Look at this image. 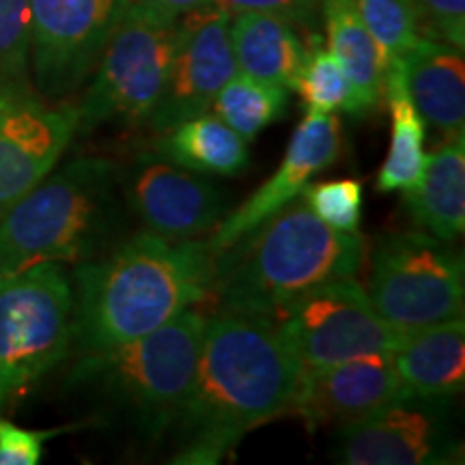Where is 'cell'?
<instances>
[{
  "label": "cell",
  "instance_id": "cell-9",
  "mask_svg": "<svg viewBox=\"0 0 465 465\" xmlns=\"http://www.w3.org/2000/svg\"><path fill=\"white\" fill-rule=\"evenodd\" d=\"M274 323L304 369L392 353L407 336L377 312L353 276L306 291L278 312Z\"/></svg>",
  "mask_w": 465,
  "mask_h": 465
},
{
  "label": "cell",
  "instance_id": "cell-20",
  "mask_svg": "<svg viewBox=\"0 0 465 465\" xmlns=\"http://www.w3.org/2000/svg\"><path fill=\"white\" fill-rule=\"evenodd\" d=\"M407 212L420 231L455 242L465 229V132L446 138L433 153L420 183L403 194Z\"/></svg>",
  "mask_w": 465,
  "mask_h": 465
},
{
  "label": "cell",
  "instance_id": "cell-16",
  "mask_svg": "<svg viewBox=\"0 0 465 465\" xmlns=\"http://www.w3.org/2000/svg\"><path fill=\"white\" fill-rule=\"evenodd\" d=\"M342 153V127L332 114L306 113L295 127L281 166L265 183L226 213L209 240L213 250H220L242 237L243 232L263 223L287 203L302 196L311 179L325 168L334 166Z\"/></svg>",
  "mask_w": 465,
  "mask_h": 465
},
{
  "label": "cell",
  "instance_id": "cell-31",
  "mask_svg": "<svg viewBox=\"0 0 465 465\" xmlns=\"http://www.w3.org/2000/svg\"><path fill=\"white\" fill-rule=\"evenodd\" d=\"M213 5L231 15L242 11L274 15L306 31H312L322 17V0H213Z\"/></svg>",
  "mask_w": 465,
  "mask_h": 465
},
{
  "label": "cell",
  "instance_id": "cell-19",
  "mask_svg": "<svg viewBox=\"0 0 465 465\" xmlns=\"http://www.w3.org/2000/svg\"><path fill=\"white\" fill-rule=\"evenodd\" d=\"M229 35L237 74L295 91L308 54L298 28L281 17L242 11L231 15Z\"/></svg>",
  "mask_w": 465,
  "mask_h": 465
},
{
  "label": "cell",
  "instance_id": "cell-13",
  "mask_svg": "<svg viewBox=\"0 0 465 465\" xmlns=\"http://www.w3.org/2000/svg\"><path fill=\"white\" fill-rule=\"evenodd\" d=\"M75 134V104H50L28 86H0V216L54 171Z\"/></svg>",
  "mask_w": 465,
  "mask_h": 465
},
{
  "label": "cell",
  "instance_id": "cell-12",
  "mask_svg": "<svg viewBox=\"0 0 465 465\" xmlns=\"http://www.w3.org/2000/svg\"><path fill=\"white\" fill-rule=\"evenodd\" d=\"M127 212L144 231L164 240H199L226 216V194L199 173L160 158L151 149L121 166Z\"/></svg>",
  "mask_w": 465,
  "mask_h": 465
},
{
  "label": "cell",
  "instance_id": "cell-27",
  "mask_svg": "<svg viewBox=\"0 0 465 465\" xmlns=\"http://www.w3.org/2000/svg\"><path fill=\"white\" fill-rule=\"evenodd\" d=\"M31 9L28 0H0V86H28Z\"/></svg>",
  "mask_w": 465,
  "mask_h": 465
},
{
  "label": "cell",
  "instance_id": "cell-15",
  "mask_svg": "<svg viewBox=\"0 0 465 465\" xmlns=\"http://www.w3.org/2000/svg\"><path fill=\"white\" fill-rule=\"evenodd\" d=\"M401 394L405 392L392 353H373L323 369H304L284 416L298 418L311 431L342 429Z\"/></svg>",
  "mask_w": 465,
  "mask_h": 465
},
{
  "label": "cell",
  "instance_id": "cell-10",
  "mask_svg": "<svg viewBox=\"0 0 465 465\" xmlns=\"http://www.w3.org/2000/svg\"><path fill=\"white\" fill-rule=\"evenodd\" d=\"M332 457L347 465L461 463L452 399L401 394L362 420L336 429Z\"/></svg>",
  "mask_w": 465,
  "mask_h": 465
},
{
  "label": "cell",
  "instance_id": "cell-18",
  "mask_svg": "<svg viewBox=\"0 0 465 465\" xmlns=\"http://www.w3.org/2000/svg\"><path fill=\"white\" fill-rule=\"evenodd\" d=\"M392 362L405 394L455 399L465 388L463 317L410 332Z\"/></svg>",
  "mask_w": 465,
  "mask_h": 465
},
{
  "label": "cell",
  "instance_id": "cell-21",
  "mask_svg": "<svg viewBox=\"0 0 465 465\" xmlns=\"http://www.w3.org/2000/svg\"><path fill=\"white\" fill-rule=\"evenodd\" d=\"M328 50L339 58L353 91L351 116H369L383 102V61L380 45L358 14L356 0H322Z\"/></svg>",
  "mask_w": 465,
  "mask_h": 465
},
{
  "label": "cell",
  "instance_id": "cell-25",
  "mask_svg": "<svg viewBox=\"0 0 465 465\" xmlns=\"http://www.w3.org/2000/svg\"><path fill=\"white\" fill-rule=\"evenodd\" d=\"M295 91L300 93L306 113L332 114L336 110L347 114L353 113V91L345 69L332 52L323 48L317 33L308 39V54Z\"/></svg>",
  "mask_w": 465,
  "mask_h": 465
},
{
  "label": "cell",
  "instance_id": "cell-29",
  "mask_svg": "<svg viewBox=\"0 0 465 465\" xmlns=\"http://www.w3.org/2000/svg\"><path fill=\"white\" fill-rule=\"evenodd\" d=\"M75 427L25 429L0 411V465H37L44 459V446Z\"/></svg>",
  "mask_w": 465,
  "mask_h": 465
},
{
  "label": "cell",
  "instance_id": "cell-8",
  "mask_svg": "<svg viewBox=\"0 0 465 465\" xmlns=\"http://www.w3.org/2000/svg\"><path fill=\"white\" fill-rule=\"evenodd\" d=\"M463 254L424 231L386 232L371 250L369 298L403 332L463 317Z\"/></svg>",
  "mask_w": 465,
  "mask_h": 465
},
{
  "label": "cell",
  "instance_id": "cell-11",
  "mask_svg": "<svg viewBox=\"0 0 465 465\" xmlns=\"http://www.w3.org/2000/svg\"><path fill=\"white\" fill-rule=\"evenodd\" d=\"M125 7L127 0H28V67L42 100L67 102L89 80Z\"/></svg>",
  "mask_w": 465,
  "mask_h": 465
},
{
  "label": "cell",
  "instance_id": "cell-1",
  "mask_svg": "<svg viewBox=\"0 0 465 465\" xmlns=\"http://www.w3.org/2000/svg\"><path fill=\"white\" fill-rule=\"evenodd\" d=\"M302 373L272 319L218 311L205 322L190 394L168 429L171 463L223 461L243 435L284 416Z\"/></svg>",
  "mask_w": 465,
  "mask_h": 465
},
{
  "label": "cell",
  "instance_id": "cell-7",
  "mask_svg": "<svg viewBox=\"0 0 465 465\" xmlns=\"http://www.w3.org/2000/svg\"><path fill=\"white\" fill-rule=\"evenodd\" d=\"M179 22L182 17L127 5L75 104L80 134L106 124L147 125L171 74Z\"/></svg>",
  "mask_w": 465,
  "mask_h": 465
},
{
  "label": "cell",
  "instance_id": "cell-14",
  "mask_svg": "<svg viewBox=\"0 0 465 465\" xmlns=\"http://www.w3.org/2000/svg\"><path fill=\"white\" fill-rule=\"evenodd\" d=\"M229 22L231 14L213 3L182 17L171 74L147 119L151 132H168L212 110L220 89L237 74Z\"/></svg>",
  "mask_w": 465,
  "mask_h": 465
},
{
  "label": "cell",
  "instance_id": "cell-23",
  "mask_svg": "<svg viewBox=\"0 0 465 465\" xmlns=\"http://www.w3.org/2000/svg\"><path fill=\"white\" fill-rule=\"evenodd\" d=\"M383 100L388 102L392 119L391 149L386 162L377 174V190L380 192H401L407 194L420 183L424 168H427V125L420 113L414 108L410 95L405 93L403 80L397 65H388L383 75Z\"/></svg>",
  "mask_w": 465,
  "mask_h": 465
},
{
  "label": "cell",
  "instance_id": "cell-3",
  "mask_svg": "<svg viewBox=\"0 0 465 465\" xmlns=\"http://www.w3.org/2000/svg\"><path fill=\"white\" fill-rule=\"evenodd\" d=\"M364 252L360 232L322 223L298 196L229 246L213 250L212 295L220 311L274 322L306 291L356 276Z\"/></svg>",
  "mask_w": 465,
  "mask_h": 465
},
{
  "label": "cell",
  "instance_id": "cell-28",
  "mask_svg": "<svg viewBox=\"0 0 465 465\" xmlns=\"http://www.w3.org/2000/svg\"><path fill=\"white\" fill-rule=\"evenodd\" d=\"M302 196L322 223L342 232H360L364 188L356 179L308 183Z\"/></svg>",
  "mask_w": 465,
  "mask_h": 465
},
{
  "label": "cell",
  "instance_id": "cell-26",
  "mask_svg": "<svg viewBox=\"0 0 465 465\" xmlns=\"http://www.w3.org/2000/svg\"><path fill=\"white\" fill-rule=\"evenodd\" d=\"M358 14L380 45L383 61H399L424 37L420 17L411 0H356Z\"/></svg>",
  "mask_w": 465,
  "mask_h": 465
},
{
  "label": "cell",
  "instance_id": "cell-24",
  "mask_svg": "<svg viewBox=\"0 0 465 465\" xmlns=\"http://www.w3.org/2000/svg\"><path fill=\"white\" fill-rule=\"evenodd\" d=\"M287 89L235 74L220 89L212 110L223 124L235 130L250 144L261 132L287 114Z\"/></svg>",
  "mask_w": 465,
  "mask_h": 465
},
{
  "label": "cell",
  "instance_id": "cell-6",
  "mask_svg": "<svg viewBox=\"0 0 465 465\" xmlns=\"http://www.w3.org/2000/svg\"><path fill=\"white\" fill-rule=\"evenodd\" d=\"M74 345V287L61 263L0 276V411L14 407Z\"/></svg>",
  "mask_w": 465,
  "mask_h": 465
},
{
  "label": "cell",
  "instance_id": "cell-5",
  "mask_svg": "<svg viewBox=\"0 0 465 465\" xmlns=\"http://www.w3.org/2000/svg\"><path fill=\"white\" fill-rule=\"evenodd\" d=\"M207 317L196 306L153 332L83 353L74 381L106 401L143 438L168 433L188 399Z\"/></svg>",
  "mask_w": 465,
  "mask_h": 465
},
{
  "label": "cell",
  "instance_id": "cell-17",
  "mask_svg": "<svg viewBox=\"0 0 465 465\" xmlns=\"http://www.w3.org/2000/svg\"><path fill=\"white\" fill-rule=\"evenodd\" d=\"M397 65L405 93L420 113L424 125L441 141L465 132V61L463 52L440 39L420 37ZM386 65V67H388Z\"/></svg>",
  "mask_w": 465,
  "mask_h": 465
},
{
  "label": "cell",
  "instance_id": "cell-30",
  "mask_svg": "<svg viewBox=\"0 0 465 465\" xmlns=\"http://www.w3.org/2000/svg\"><path fill=\"white\" fill-rule=\"evenodd\" d=\"M424 37L465 50V0H411Z\"/></svg>",
  "mask_w": 465,
  "mask_h": 465
},
{
  "label": "cell",
  "instance_id": "cell-22",
  "mask_svg": "<svg viewBox=\"0 0 465 465\" xmlns=\"http://www.w3.org/2000/svg\"><path fill=\"white\" fill-rule=\"evenodd\" d=\"M149 149L192 173L220 177L242 173L250 160L248 143L240 134L207 113L158 134Z\"/></svg>",
  "mask_w": 465,
  "mask_h": 465
},
{
  "label": "cell",
  "instance_id": "cell-2",
  "mask_svg": "<svg viewBox=\"0 0 465 465\" xmlns=\"http://www.w3.org/2000/svg\"><path fill=\"white\" fill-rule=\"evenodd\" d=\"M209 240L125 237L100 257L75 265L74 342L102 351L144 336L212 295Z\"/></svg>",
  "mask_w": 465,
  "mask_h": 465
},
{
  "label": "cell",
  "instance_id": "cell-4",
  "mask_svg": "<svg viewBox=\"0 0 465 465\" xmlns=\"http://www.w3.org/2000/svg\"><path fill=\"white\" fill-rule=\"evenodd\" d=\"M121 166L75 158L52 171L0 216V276L39 263H83L125 240Z\"/></svg>",
  "mask_w": 465,
  "mask_h": 465
},
{
  "label": "cell",
  "instance_id": "cell-32",
  "mask_svg": "<svg viewBox=\"0 0 465 465\" xmlns=\"http://www.w3.org/2000/svg\"><path fill=\"white\" fill-rule=\"evenodd\" d=\"M212 3L213 0H127V5H134V7L149 9L171 17H183L190 11L207 7Z\"/></svg>",
  "mask_w": 465,
  "mask_h": 465
}]
</instances>
